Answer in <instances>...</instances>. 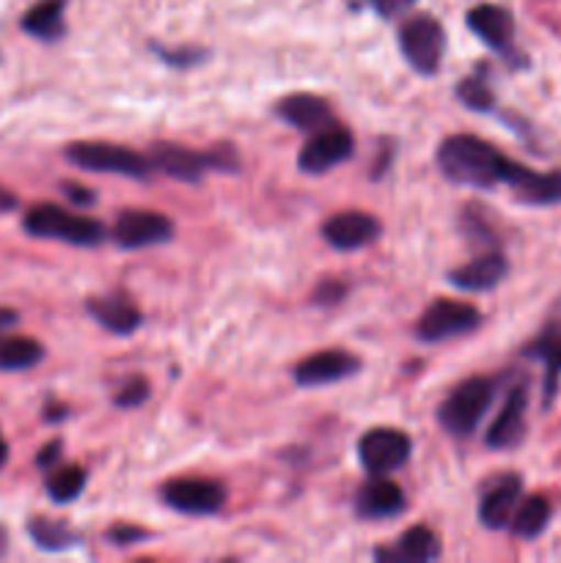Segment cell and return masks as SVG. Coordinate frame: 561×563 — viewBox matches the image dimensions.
Segmentation results:
<instances>
[{
	"instance_id": "obj_1",
	"label": "cell",
	"mask_w": 561,
	"mask_h": 563,
	"mask_svg": "<svg viewBox=\"0 0 561 563\" xmlns=\"http://www.w3.org/2000/svg\"><path fill=\"white\" fill-rule=\"evenodd\" d=\"M438 165L451 181L473 187L509 185L515 159L504 157L495 146L476 135H454L443 141L438 152Z\"/></svg>"
},
{
	"instance_id": "obj_2",
	"label": "cell",
	"mask_w": 561,
	"mask_h": 563,
	"mask_svg": "<svg viewBox=\"0 0 561 563\" xmlns=\"http://www.w3.org/2000/svg\"><path fill=\"white\" fill-rule=\"evenodd\" d=\"M25 231L42 240H61L69 245H99L105 225L86 214H72L55 203H38L25 214Z\"/></svg>"
},
{
	"instance_id": "obj_3",
	"label": "cell",
	"mask_w": 561,
	"mask_h": 563,
	"mask_svg": "<svg viewBox=\"0 0 561 563\" xmlns=\"http://www.w3.org/2000/svg\"><path fill=\"white\" fill-rule=\"evenodd\" d=\"M490 405H493V383L484 377H473L451 390V396L440 407L438 418L446 432L454 434V438H468L479 427Z\"/></svg>"
},
{
	"instance_id": "obj_4",
	"label": "cell",
	"mask_w": 561,
	"mask_h": 563,
	"mask_svg": "<svg viewBox=\"0 0 561 563\" xmlns=\"http://www.w3.org/2000/svg\"><path fill=\"white\" fill-rule=\"evenodd\" d=\"M399 47L418 75H435L446 49V33L432 16H413L399 31Z\"/></svg>"
},
{
	"instance_id": "obj_5",
	"label": "cell",
	"mask_w": 561,
	"mask_h": 563,
	"mask_svg": "<svg viewBox=\"0 0 561 563\" xmlns=\"http://www.w3.org/2000/svg\"><path fill=\"white\" fill-rule=\"evenodd\" d=\"M66 157L82 170L94 174H119V176H141L148 174V163L138 152L121 148L116 143H72L66 148Z\"/></svg>"
},
{
	"instance_id": "obj_6",
	"label": "cell",
	"mask_w": 561,
	"mask_h": 563,
	"mask_svg": "<svg viewBox=\"0 0 561 563\" xmlns=\"http://www.w3.org/2000/svg\"><path fill=\"white\" fill-rule=\"evenodd\" d=\"M479 324V311L468 302L457 300H435L432 306L424 311L421 322H418L416 335L427 344H440V341L457 339V335L471 333Z\"/></svg>"
},
{
	"instance_id": "obj_7",
	"label": "cell",
	"mask_w": 561,
	"mask_h": 563,
	"mask_svg": "<svg viewBox=\"0 0 561 563\" xmlns=\"http://www.w3.org/2000/svg\"><path fill=\"white\" fill-rule=\"evenodd\" d=\"M358 456L372 476H385L405 465L410 456V440L399 429H372L358 443Z\"/></svg>"
},
{
	"instance_id": "obj_8",
	"label": "cell",
	"mask_w": 561,
	"mask_h": 563,
	"mask_svg": "<svg viewBox=\"0 0 561 563\" xmlns=\"http://www.w3.org/2000/svg\"><path fill=\"white\" fill-rule=\"evenodd\" d=\"M163 498L170 509L182 511V515L204 517L223 509L226 489L209 478H176L163 489Z\"/></svg>"
},
{
	"instance_id": "obj_9",
	"label": "cell",
	"mask_w": 561,
	"mask_h": 563,
	"mask_svg": "<svg viewBox=\"0 0 561 563\" xmlns=\"http://www.w3.org/2000/svg\"><path fill=\"white\" fill-rule=\"evenodd\" d=\"M352 146H355V143H352L350 132L341 130V126L328 124L302 146L297 165H300V170H306V174H324V170H330L333 165L344 163L352 154Z\"/></svg>"
},
{
	"instance_id": "obj_10",
	"label": "cell",
	"mask_w": 561,
	"mask_h": 563,
	"mask_svg": "<svg viewBox=\"0 0 561 563\" xmlns=\"http://www.w3.org/2000/svg\"><path fill=\"white\" fill-rule=\"evenodd\" d=\"M116 242L121 247H146L168 242L174 236V223L160 212H143V209H132V212H121L113 229Z\"/></svg>"
},
{
	"instance_id": "obj_11",
	"label": "cell",
	"mask_w": 561,
	"mask_h": 563,
	"mask_svg": "<svg viewBox=\"0 0 561 563\" xmlns=\"http://www.w3.org/2000/svg\"><path fill=\"white\" fill-rule=\"evenodd\" d=\"M380 223L366 212H341L333 214L322 225V236L339 251H355L377 240Z\"/></svg>"
},
{
	"instance_id": "obj_12",
	"label": "cell",
	"mask_w": 561,
	"mask_h": 563,
	"mask_svg": "<svg viewBox=\"0 0 561 563\" xmlns=\"http://www.w3.org/2000/svg\"><path fill=\"white\" fill-rule=\"evenodd\" d=\"M355 368H358L355 357L346 355V352L328 350V352H317V355L297 363L295 379L297 385H302V388H317V385H328V383H336V379L346 377V374H352Z\"/></svg>"
},
{
	"instance_id": "obj_13",
	"label": "cell",
	"mask_w": 561,
	"mask_h": 563,
	"mask_svg": "<svg viewBox=\"0 0 561 563\" xmlns=\"http://www.w3.org/2000/svg\"><path fill=\"white\" fill-rule=\"evenodd\" d=\"M526 407H528V394L522 385H517V388L506 396L498 418H495L493 427H490L487 432L490 449H512V445L520 443L522 429H526Z\"/></svg>"
},
{
	"instance_id": "obj_14",
	"label": "cell",
	"mask_w": 561,
	"mask_h": 563,
	"mask_svg": "<svg viewBox=\"0 0 561 563\" xmlns=\"http://www.w3.org/2000/svg\"><path fill=\"white\" fill-rule=\"evenodd\" d=\"M522 493V482L517 476H506L490 489L487 495L482 498V506H479V520H482L484 528L490 531H501L512 522L515 517V506L520 500Z\"/></svg>"
},
{
	"instance_id": "obj_15",
	"label": "cell",
	"mask_w": 561,
	"mask_h": 563,
	"mask_svg": "<svg viewBox=\"0 0 561 563\" xmlns=\"http://www.w3.org/2000/svg\"><path fill=\"white\" fill-rule=\"evenodd\" d=\"M355 506L363 520H385V517H396L405 509V493L391 478H374L358 493Z\"/></svg>"
},
{
	"instance_id": "obj_16",
	"label": "cell",
	"mask_w": 561,
	"mask_h": 563,
	"mask_svg": "<svg viewBox=\"0 0 561 563\" xmlns=\"http://www.w3.org/2000/svg\"><path fill=\"white\" fill-rule=\"evenodd\" d=\"M468 27L493 49H506L515 36V20L501 5H476L468 11Z\"/></svg>"
},
{
	"instance_id": "obj_17",
	"label": "cell",
	"mask_w": 561,
	"mask_h": 563,
	"mask_svg": "<svg viewBox=\"0 0 561 563\" xmlns=\"http://www.w3.org/2000/svg\"><path fill=\"white\" fill-rule=\"evenodd\" d=\"M152 159L163 174L182 181H198L204 176V170L212 168L209 154L190 152V148H182L176 143H160V146H154Z\"/></svg>"
},
{
	"instance_id": "obj_18",
	"label": "cell",
	"mask_w": 561,
	"mask_h": 563,
	"mask_svg": "<svg viewBox=\"0 0 561 563\" xmlns=\"http://www.w3.org/2000/svg\"><path fill=\"white\" fill-rule=\"evenodd\" d=\"M506 269H509V264L501 253H484V256L468 262L465 267L454 269L449 278L462 291H487L504 280Z\"/></svg>"
},
{
	"instance_id": "obj_19",
	"label": "cell",
	"mask_w": 561,
	"mask_h": 563,
	"mask_svg": "<svg viewBox=\"0 0 561 563\" xmlns=\"http://www.w3.org/2000/svg\"><path fill=\"white\" fill-rule=\"evenodd\" d=\"M278 115L289 121L295 130H324L330 121V104L322 97H314V93H292V97L280 99Z\"/></svg>"
},
{
	"instance_id": "obj_20",
	"label": "cell",
	"mask_w": 561,
	"mask_h": 563,
	"mask_svg": "<svg viewBox=\"0 0 561 563\" xmlns=\"http://www.w3.org/2000/svg\"><path fill=\"white\" fill-rule=\"evenodd\" d=\"M88 313L102 324L105 330L116 335L135 333L141 328V311L124 297H94L88 302Z\"/></svg>"
},
{
	"instance_id": "obj_21",
	"label": "cell",
	"mask_w": 561,
	"mask_h": 563,
	"mask_svg": "<svg viewBox=\"0 0 561 563\" xmlns=\"http://www.w3.org/2000/svg\"><path fill=\"white\" fill-rule=\"evenodd\" d=\"M440 555V544L435 539V533L429 528L416 526L410 531L402 533L399 539V548L394 550H377L374 559L380 561H407V563H424V561H432Z\"/></svg>"
},
{
	"instance_id": "obj_22",
	"label": "cell",
	"mask_w": 561,
	"mask_h": 563,
	"mask_svg": "<svg viewBox=\"0 0 561 563\" xmlns=\"http://www.w3.org/2000/svg\"><path fill=\"white\" fill-rule=\"evenodd\" d=\"M528 355L544 361V405H550L561 377V324H553V328L544 330V333L534 341Z\"/></svg>"
},
{
	"instance_id": "obj_23",
	"label": "cell",
	"mask_w": 561,
	"mask_h": 563,
	"mask_svg": "<svg viewBox=\"0 0 561 563\" xmlns=\"http://www.w3.org/2000/svg\"><path fill=\"white\" fill-rule=\"evenodd\" d=\"M66 0H38L22 20V27L38 38H55L64 27Z\"/></svg>"
},
{
	"instance_id": "obj_24",
	"label": "cell",
	"mask_w": 561,
	"mask_h": 563,
	"mask_svg": "<svg viewBox=\"0 0 561 563\" xmlns=\"http://www.w3.org/2000/svg\"><path fill=\"white\" fill-rule=\"evenodd\" d=\"M44 357V350L33 339H0V372H25Z\"/></svg>"
},
{
	"instance_id": "obj_25",
	"label": "cell",
	"mask_w": 561,
	"mask_h": 563,
	"mask_svg": "<svg viewBox=\"0 0 561 563\" xmlns=\"http://www.w3.org/2000/svg\"><path fill=\"white\" fill-rule=\"evenodd\" d=\"M550 522V504L542 495H534V498L522 500L520 509L512 517V531L520 539H537L539 533L548 528Z\"/></svg>"
},
{
	"instance_id": "obj_26",
	"label": "cell",
	"mask_w": 561,
	"mask_h": 563,
	"mask_svg": "<svg viewBox=\"0 0 561 563\" xmlns=\"http://www.w3.org/2000/svg\"><path fill=\"white\" fill-rule=\"evenodd\" d=\"M28 533H31L33 544L42 550H66L77 542L75 533L64 526V522L55 520H44V517H36L28 526Z\"/></svg>"
},
{
	"instance_id": "obj_27",
	"label": "cell",
	"mask_w": 561,
	"mask_h": 563,
	"mask_svg": "<svg viewBox=\"0 0 561 563\" xmlns=\"http://www.w3.org/2000/svg\"><path fill=\"white\" fill-rule=\"evenodd\" d=\"M86 487V473L77 465H66L47 478V493L55 504H69Z\"/></svg>"
},
{
	"instance_id": "obj_28",
	"label": "cell",
	"mask_w": 561,
	"mask_h": 563,
	"mask_svg": "<svg viewBox=\"0 0 561 563\" xmlns=\"http://www.w3.org/2000/svg\"><path fill=\"white\" fill-rule=\"evenodd\" d=\"M460 99L471 110H490L493 108V91L487 88V82L479 80V77H468L460 86Z\"/></svg>"
},
{
	"instance_id": "obj_29",
	"label": "cell",
	"mask_w": 561,
	"mask_h": 563,
	"mask_svg": "<svg viewBox=\"0 0 561 563\" xmlns=\"http://www.w3.org/2000/svg\"><path fill=\"white\" fill-rule=\"evenodd\" d=\"M146 399H148L146 379H130V383H127L124 388H121V394L116 396V405L127 407V410H130V407L143 405V401H146Z\"/></svg>"
},
{
	"instance_id": "obj_30",
	"label": "cell",
	"mask_w": 561,
	"mask_h": 563,
	"mask_svg": "<svg viewBox=\"0 0 561 563\" xmlns=\"http://www.w3.org/2000/svg\"><path fill=\"white\" fill-rule=\"evenodd\" d=\"M143 537H146V533L138 531V528H130V526H119L110 531V539H113L116 544H135V542H141Z\"/></svg>"
},
{
	"instance_id": "obj_31",
	"label": "cell",
	"mask_w": 561,
	"mask_h": 563,
	"mask_svg": "<svg viewBox=\"0 0 561 563\" xmlns=\"http://www.w3.org/2000/svg\"><path fill=\"white\" fill-rule=\"evenodd\" d=\"M372 3H374V9L380 11V14L394 16V14H399V11L410 9V5L416 3V0H372Z\"/></svg>"
},
{
	"instance_id": "obj_32",
	"label": "cell",
	"mask_w": 561,
	"mask_h": 563,
	"mask_svg": "<svg viewBox=\"0 0 561 563\" xmlns=\"http://www.w3.org/2000/svg\"><path fill=\"white\" fill-rule=\"evenodd\" d=\"M66 196H69L72 201H77V203H91L94 201L91 192H86V187H77V185H66Z\"/></svg>"
},
{
	"instance_id": "obj_33",
	"label": "cell",
	"mask_w": 561,
	"mask_h": 563,
	"mask_svg": "<svg viewBox=\"0 0 561 563\" xmlns=\"http://www.w3.org/2000/svg\"><path fill=\"white\" fill-rule=\"evenodd\" d=\"M16 324V311H11V308H0V333H6L9 328H14Z\"/></svg>"
},
{
	"instance_id": "obj_34",
	"label": "cell",
	"mask_w": 561,
	"mask_h": 563,
	"mask_svg": "<svg viewBox=\"0 0 561 563\" xmlns=\"http://www.w3.org/2000/svg\"><path fill=\"white\" fill-rule=\"evenodd\" d=\"M14 207H16L14 192H9L3 185H0V212H11Z\"/></svg>"
},
{
	"instance_id": "obj_35",
	"label": "cell",
	"mask_w": 561,
	"mask_h": 563,
	"mask_svg": "<svg viewBox=\"0 0 561 563\" xmlns=\"http://www.w3.org/2000/svg\"><path fill=\"white\" fill-rule=\"evenodd\" d=\"M61 449V443H50L47 449H42V456H38V465H47V462L55 460V451Z\"/></svg>"
},
{
	"instance_id": "obj_36",
	"label": "cell",
	"mask_w": 561,
	"mask_h": 563,
	"mask_svg": "<svg viewBox=\"0 0 561 563\" xmlns=\"http://www.w3.org/2000/svg\"><path fill=\"white\" fill-rule=\"evenodd\" d=\"M6 460H9V445H6L3 440H0V467L6 465Z\"/></svg>"
},
{
	"instance_id": "obj_37",
	"label": "cell",
	"mask_w": 561,
	"mask_h": 563,
	"mask_svg": "<svg viewBox=\"0 0 561 563\" xmlns=\"http://www.w3.org/2000/svg\"><path fill=\"white\" fill-rule=\"evenodd\" d=\"M559 185H561V174H559Z\"/></svg>"
}]
</instances>
